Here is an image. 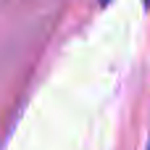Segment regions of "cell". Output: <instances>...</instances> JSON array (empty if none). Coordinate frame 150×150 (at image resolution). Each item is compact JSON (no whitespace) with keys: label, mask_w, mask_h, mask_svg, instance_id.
Here are the masks:
<instances>
[{"label":"cell","mask_w":150,"mask_h":150,"mask_svg":"<svg viewBox=\"0 0 150 150\" xmlns=\"http://www.w3.org/2000/svg\"><path fill=\"white\" fill-rule=\"evenodd\" d=\"M145 5H148V8H150V0H145Z\"/></svg>","instance_id":"2"},{"label":"cell","mask_w":150,"mask_h":150,"mask_svg":"<svg viewBox=\"0 0 150 150\" xmlns=\"http://www.w3.org/2000/svg\"><path fill=\"white\" fill-rule=\"evenodd\" d=\"M145 150H150V127H148V142H145Z\"/></svg>","instance_id":"1"}]
</instances>
